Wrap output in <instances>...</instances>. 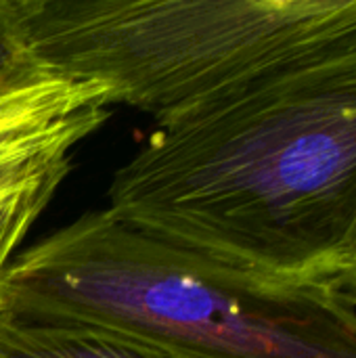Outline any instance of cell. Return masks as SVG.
Here are the masks:
<instances>
[{
  "label": "cell",
  "mask_w": 356,
  "mask_h": 358,
  "mask_svg": "<svg viewBox=\"0 0 356 358\" xmlns=\"http://www.w3.org/2000/svg\"><path fill=\"white\" fill-rule=\"evenodd\" d=\"M107 201L130 229L231 271L338 289L356 260V0H311L264 69L157 122Z\"/></svg>",
  "instance_id": "1"
},
{
  "label": "cell",
  "mask_w": 356,
  "mask_h": 358,
  "mask_svg": "<svg viewBox=\"0 0 356 358\" xmlns=\"http://www.w3.org/2000/svg\"><path fill=\"white\" fill-rule=\"evenodd\" d=\"M0 310L99 325L208 358H356V308L329 285H285L147 237L107 208L10 262Z\"/></svg>",
  "instance_id": "2"
},
{
  "label": "cell",
  "mask_w": 356,
  "mask_h": 358,
  "mask_svg": "<svg viewBox=\"0 0 356 358\" xmlns=\"http://www.w3.org/2000/svg\"><path fill=\"white\" fill-rule=\"evenodd\" d=\"M13 21L57 78L97 82L155 124L189 113L264 69L311 0H8Z\"/></svg>",
  "instance_id": "3"
},
{
  "label": "cell",
  "mask_w": 356,
  "mask_h": 358,
  "mask_svg": "<svg viewBox=\"0 0 356 358\" xmlns=\"http://www.w3.org/2000/svg\"><path fill=\"white\" fill-rule=\"evenodd\" d=\"M0 358H208L138 334L0 310Z\"/></svg>",
  "instance_id": "4"
},
{
  "label": "cell",
  "mask_w": 356,
  "mask_h": 358,
  "mask_svg": "<svg viewBox=\"0 0 356 358\" xmlns=\"http://www.w3.org/2000/svg\"><path fill=\"white\" fill-rule=\"evenodd\" d=\"M78 147H57L0 170V296L4 275L61 182L71 172Z\"/></svg>",
  "instance_id": "5"
},
{
  "label": "cell",
  "mask_w": 356,
  "mask_h": 358,
  "mask_svg": "<svg viewBox=\"0 0 356 358\" xmlns=\"http://www.w3.org/2000/svg\"><path fill=\"white\" fill-rule=\"evenodd\" d=\"M44 78H50V73L38 63L23 42L13 21L8 0H0V94L29 86Z\"/></svg>",
  "instance_id": "6"
},
{
  "label": "cell",
  "mask_w": 356,
  "mask_h": 358,
  "mask_svg": "<svg viewBox=\"0 0 356 358\" xmlns=\"http://www.w3.org/2000/svg\"><path fill=\"white\" fill-rule=\"evenodd\" d=\"M52 78V76H50ZM48 78H44V80H40V82H34V84H29V86H23V88H17V90H13V92H6V94H0V120H4L6 115H10L13 111H17L21 105H25L31 96H34V92L42 86V82H46Z\"/></svg>",
  "instance_id": "7"
},
{
  "label": "cell",
  "mask_w": 356,
  "mask_h": 358,
  "mask_svg": "<svg viewBox=\"0 0 356 358\" xmlns=\"http://www.w3.org/2000/svg\"><path fill=\"white\" fill-rule=\"evenodd\" d=\"M338 292H340V294H342V296H344V298L356 308V260L355 264H353V268H350V273L342 279Z\"/></svg>",
  "instance_id": "8"
}]
</instances>
